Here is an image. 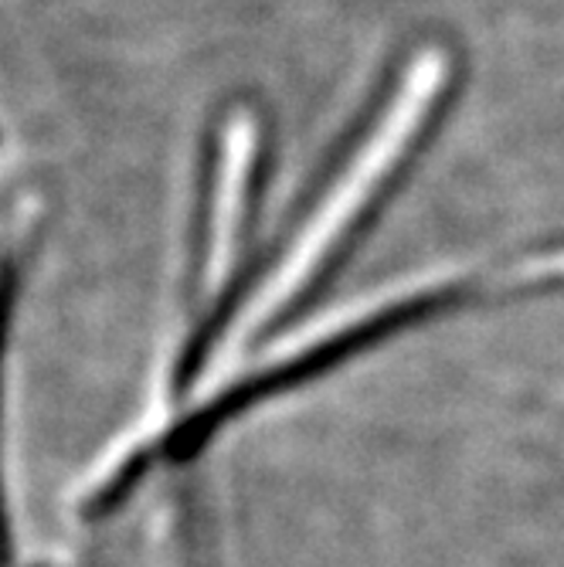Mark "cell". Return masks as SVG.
I'll use <instances>...</instances> for the list:
<instances>
[{"instance_id": "6da1fadb", "label": "cell", "mask_w": 564, "mask_h": 567, "mask_svg": "<svg viewBox=\"0 0 564 567\" xmlns=\"http://www.w3.org/2000/svg\"><path fill=\"white\" fill-rule=\"evenodd\" d=\"M455 92V55L445 44H419L388 82L371 120L357 133L330 184L286 235L276 262L259 282L255 330L289 320L347 259V251L378 218L384 200L412 167Z\"/></svg>"}]
</instances>
